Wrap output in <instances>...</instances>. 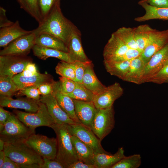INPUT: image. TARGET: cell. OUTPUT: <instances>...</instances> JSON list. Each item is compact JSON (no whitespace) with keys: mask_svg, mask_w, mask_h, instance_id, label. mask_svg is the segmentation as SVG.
<instances>
[{"mask_svg":"<svg viewBox=\"0 0 168 168\" xmlns=\"http://www.w3.org/2000/svg\"><path fill=\"white\" fill-rule=\"evenodd\" d=\"M60 4L56 6L38 26L32 30L36 35L47 33L63 40L67 45L74 30L77 27L63 15Z\"/></svg>","mask_w":168,"mask_h":168,"instance_id":"obj_1","label":"cell"},{"mask_svg":"<svg viewBox=\"0 0 168 168\" xmlns=\"http://www.w3.org/2000/svg\"><path fill=\"white\" fill-rule=\"evenodd\" d=\"M3 151L6 156L18 164L20 168H40L43 158L25 142L5 143Z\"/></svg>","mask_w":168,"mask_h":168,"instance_id":"obj_2","label":"cell"},{"mask_svg":"<svg viewBox=\"0 0 168 168\" xmlns=\"http://www.w3.org/2000/svg\"><path fill=\"white\" fill-rule=\"evenodd\" d=\"M56 136L57 151L55 160L61 163L64 168L78 160L73 145L72 134L68 125L54 124L52 126Z\"/></svg>","mask_w":168,"mask_h":168,"instance_id":"obj_3","label":"cell"},{"mask_svg":"<svg viewBox=\"0 0 168 168\" xmlns=\"http://www.w3.org/2000/svg\"><path fill=\"white\" fill-rule=\"evenodd\" d=\"M35 133V129L26 126L15 114H12L0 131V139L8 144L25 142Z\"/></svg>","mask_w":168,"mask_h":168,"instance_id":"obj_4","label":"cell"},{"mask_svg":"<svg viewBox=\"0 0 168 168\" xmlns=\"http://www.w3.org/2000/svg\"><path fill=\"white\" fill-rule=\"evenodd\" d=\"M114 114L113 105L107 108L97 109L91 129L100 141L114 128Z\"/></svg>","mask_w":168,"mask_h":168,"instance_id":"obj_5","label":"cell"},{"mask_svg":"<svg viewBox=\"0 0 168 168\" xmlns=\"http://www.w3.org/2000/svg\"><path fill=\"white\" fill-rule=\"evenodd\" d=\"M39 105V109L36 112H24L17 110H14L13 112L20 120L30 128L35 129L40 126L51 128L55 123L45 105L40 101Z\"/></svg>","mask_w":168,"mask_h":168,"instance_id":"obj_6","label":"cell"},{"mask_svg":"<svg viewBox=\"0 0 168 168\" xmlns=\"http://www.w3.org/2000/svg\"><path fill=\"white\" fill-rule=\"evenodd\" d=\"M25 142L43 159H55L57 151L56 138L35 133Z\"/></svg>","mask_w":168,"mask_h":168,"instance_id":"obj_7","label":"cell"},{"mask_svg":"<svg viewBox=\"0 0 168 168\" xmlns=\"http://www.w3.org/2000/svg\"><path fill=\"white\" fill-rule=\"evenodd\" d=\"M31 62V58L27 55L0 56V76L12 77L22 72Z\"/></svg>","mask_w":168,"mask_h":168,"instance_id":"obj_8","label":"cell"},{"mask_svg":"<svg viewBox=\"0 0 168 168\" xmlns=\"http://www.w3.org/2000/svg\"><path fill=\"white\" fill-rule=\"evenodd\" d=\"M36 35L32 32L14 40L0 50V56L27 55L35 44Z\"/></svg>","mask_w":168,"mask_h":168,"instance_id":"obj_9","label":"cell"},{"mask_svg":"<svg viewBox=\"0 0 168 168\" xmlns=\"http://www.w3.org/2000/svg\"><path fill=\"white\" fill-rule=\"evenodd\" d=\"M68 127L72 135L76 136L88 145L93 150L95 153L107 152L101 146V141L91 128L78 123L68 125Z\"/></svg>","mask_w":168,"mask_h":168,"instance_id":"obj_10","label":"cell"},{"mask_svg":"<svg viewBox=\"0 0 168 168\" xmlns=\"http://www.w3.org/2000/svg\"><path fill=\"white\" fill-rule=\"evenodd\" d=\"M123 93L122 87L119 83L116 82L94 95L93 102L97 109L109 108L113 105L115 100L120 97Z\"/></svg>","mask_w":168,"mask_h":168,"instance_id":"obj_11","label":"cell"},{"mask_svg":"<svg viewBox=\"0 0 168 168\" xmlns=\"http://www.w3.org/2000/svg\"><path fill=\"white\" fill-rule=\"evenodd\" d=\"M129 49L114 32L104 48V61H126L125 55Z\"/></svg>","mask_w":168,"mask_h":168,"instance_id":"obj_12","label":"cell"},{"mask_svg":"<svg viewBox=\"0 0 168 168\" xmlns=\"http://www.w3.org/2000/svg\"><path fill=\"white\" fill-rule=\"evenodd\" d=\"M40 101L46 105L48 111L55 124H77L62 109L54 94L40 96Z\"/></svg>","mask_w":168,"mask_h":168,"instance_id":"obj_13","label":"cell"},{"mask_svg":"<svg viewBox=\"0 0 168 168\" xmlns=\"http://www.w3.org/2000/svg\"><path fill=\"white\" fill-rule=\"evenodd\" d=\"M168 44V29L159 31L155 29L148 44L140 56L146 65L155 53Z\"/></svg>","mask_w":168,"mask_h":168,"instance_id":"obj_14","label":"cell"},{"mask_svg":"<svg viewBox=\"0 0 168 168\" xmlns=\"http://www.w3.org/2000/svg\"><path fill=\"white\" fill-rule=\"evenodd\" d=\"M168 59V44L155 53L146 64L142 83L155 74Z\"/></svg>","mask_w":168,"mask_h":168,"instance_id":"obj_15","label":"cell"},{"mask_svg":"<svg viewBox=\"0 0 168 168\" xmlns=\"http://www.w3.org/2000/svg\"><path fill=\"white\" fill-rule=\"evenodd\" d=\"M39 100L27 97L14 99L11 97L0 95V106L23 109L28 112L35 113L37 112L39 107Z\"/></svg>","mask_w":168,"mask_h":168,"instance_id":"obj_16","label":"cell"},{"mask_svg":"<svg viewBox=\"0 0 168 168\" xmlns=\"http://www.w3.org/2000/svg\"><path fill=\"white\" fill-rule=\"evenodd\" d=\"M67 46L68 53L74 62H86L91 60L84 52L82 43L81 33L77 27L72 33Z\"/></svg>","mask_w":168,"mask_h":168,"instance_id":"obj_17","label":"cell"},{"mask_svg":"<svg viewBox=\"0 0 168 168\" xmlns=\"http://www.w3.org/2000/svg\"><path fill=\"white\" fill-rule=\"evenodd\" d=\"M76 115L81 123L91 128L97 109L93 101L73 100Z\"/></svg>","mask_w":168,"mask_h":168,"instance_id":"obj_18","label":"cell"},{"mask_svg":"<svg viewBox=\"0 0 168 168\" xmlns=\"http://www.w3.org/2000/svg\"><path fill=\"white\" fill-rule=\"evenodd\" d=\"M32 32L23 29L16 20L9 26L0 28V47L4 48L17 38Z\"/></svg>","mask_w":168,"mask_h":168,"instance_id":"obj_19","label":"cell"},{"mask_svg":"<svg viewBox=\"0 0 168 168\" xmlns=\"http://www.w3.org/2000/svg\"><path fill=\"white\" fill-rule=\"evenodd\" d=\"M123 147L119 148L114 154L106 152L95 153L94 165L96 168H111L125 156Z\"/></svg>","mask_w":168,"mask_h":168,"instance_id":"obj_20","label":"cell"},{"mask_svg":"<svg viewBox=\"0 0 168 168\" xmlns=\"http://www.w3.org/2000/svg\"><path fill=\"white\" fill-rule=\"evenodd\" d=\"M18 90L33 86H38L46 82L53 81L51 76L48 74H42L38 72L30 77H25L18 74L12 77Z\"/></svg>","mask_w":168,"mask_h":168,"instance_id":"obj_21","label":"cell"},{"mask_svg":"<svg viewBox=\"0 0 168 168\" xmlns=\"http://www.w3.org/2000/svg\"><path fill=\"white\" fill-rule=\"evenodd\" d=\"M146 64L140 56L131 61L123 81L137 84H142Z\"/></svg>","mask_w":168,"mask_h":168,"instance_id":"obj_22","label":"cell"},{"mask_svg":"<svg viewBox=\"0 0 168 168\" xmlns=\"http://www.w3.org/2000/svg\"><path fill=\"white\" fill-rule=\"evenodd\" d=\"M59 82L57 83L54 94L62 109L75 122L81 124L78 119L75 112L73 99L58 89Z\"/></svg>","mask_w":168,"mask_h":168,"instance_id":"obj_23","label":"cell"},{"mask_svg":"<svg viewBox=\"0 0 168 168\" xmlns=\"http://www.w3.org/2000/svg\"><path fill=\"white\" fill-rule=\"evenodd\" d=\"M32 50L34 55L42 60H45L49 57H53L69 63L74 62L67 52L36 44L34 46Z\"/></svg>","mask_w":168,"mask_h":168,"instance_id":"obj_24","label":"cell"},{"mask_svg":"<svg viewBox=\"0 0 168 168\" xmlns=\"http://www.w3.org/2000/svg\"><path fill=\"white\" fill-rule=\"evenodd\" d=\"M138 4L144 8L145 12L143 15L135 18V21L141 22L153 19L168 20V7L156 8L139 1Z\"/></svg>","mask_w":168,"mask_h":168,"instance_id":"obj_25","label":"cell"},{"mask_svg":"<svg viewBox=\"0 0 168 168\" xmlns=\"http://www.w3.org/2000/svg\"><path fill=\"white\" fill-rule=\"evenodd\" d=\"M71 140L78 160L94 165L95 152L93 150L74 135H72Z\"/></svg>","mask_w":168,"mask_h":168,"instance_id":"obj_26","label":"cell"},{"mask_svg":"<svg viewBox=\"0 0 168 168\" xmlns=\"http://www.w3.org/2000/svg\"><path fill=\"white\" fill-rule=\"evenodd\" d=\"M35 44L37 45L68 52L66 44L62 40L47 33L36 35Z\"/></svg>","mask_w":168,"mask_h":168,"instance_id":"obj_27","label":"cell"},{"mask_svg":"<svg viewBox=\"0 0 168 168\" xmlns=\"http://www.w3.org/2000/svg\"><path fill=\"white\" fill-rule=\"evenodd\" d=\"M92 63L86 68L82 79V83L94 95L99 93L104 90L106 86L98 80L94 70Z\"/></svg>","mask_w":168,"mask_h":168,"instance_id":"obj_28","label":"cell"},{"mask_svg":"<svg viewBox=\"0 0 168 168\" xmlns=\"http://www.w3.org/2000/svg\"><path fill=\"white\" fill-rule=\"evenodd\" d=\"M154 29L147 24L133 28L135 39L138 49L141 52L148 44Z\"/></svg>","mask_w":168,"mask_h":168,"instance_id":"obj_29","label":"cell"},{"mask_svg":"<svg viewBox=\"0 0 168 168\" xmlns=\"http://www.w3.org/2000/svg\"><path fill=\"white\" fill-rule=\"evenodd\" d=\"M131 61H104V63L106 71L111 75L123 80L128 70Z\"/></svg>","mask_w":168,"mask_h":168,"instance_id":"obj_30","label":"cell"},{"mask_svg":"<svg viewBox=\"0 0 168 168\" xmlns=\"http://www.w3.org/2000/svg\"><path fill=\"white\" fill-rule=\"evenodd\" d=\"M20 8L34 18L39 24L43 18L40 10L38 0H16Z\"/></svg>","mask_w":168,"mask_h":168,"instance_id":"obj_31","label":"cell"},{"mask_svg":"<svg viewBox=\"0 0 168 168\" xmlns=\"http://www.w3.org/2000/svg\"><path fill=\"white\" fill-rule=\"evenodd\" d=\"M73 100L87 102L93 101L94 94L82 83L76 82L75 87L71 93L66 94Z\"/></svg>","mask_w":168,"mask_h":168,"instance_id":"obj_32","label":"cell"},{"mask_svg":"<svg viewBox=\"0 0 168 168\" xmlns=\"http://www.w3.org/2000/svg\"><path fill=\"white\" fill-rule=\"evenodd\" d=\"M114 33L129 48L139 50L135 39L133 28L122 27Z\"/></svg>","mask_w":168,"mask_h":168,"instance_id":"obj_33","label":"cell"},{"mask_svg":"<svg viewBox=\"0 0 168 168\" xmlns=\"http://www.w3.org/2000/svg\"><path fill=\"white\" fill-rule=\"evenodd\" d=\"M18 91L12 77L0 76V95L12 97Z\"/></svg>","mask_w":168,"mask_h":168,"instance_id":"obj_34","label":"cell"},{"mask_svg":"<svg viewBox=\"0 0 168 168\" xmlns=\"http://www.w3.org/2000/svg\"><path fill=\"white\" fill-rule=\"evenodd\" d=\"M141 164V157L139 154L125 156L111 168H138Z\"/></svg>","mask_w":168,"mask_h":168,"instance_id":"obj_35","label":"cell"},{"mask_svg":"<svg viewBox=\"0 0 168 168\" xmlns=\"http://www.w3.org/2000/svg\"><path fill=\"white\" fill-rule=\"evenodd\" d=\"M56 72L61 77L71 79L76 82V76L74 69L71 63L61 61L55 68Z\"/></svg>","mask_w":168,"mask_h":168,"instance_id":"obj_36","label":"cell"},{"mask_svg":"<svg viewBox=\"0 0 168 168\" xmlns=\"http://www.w3.org/2000/svg\"><path fill=\"white\" fill-rule=\"evenodd\" d=\"M168 81V59L161 69L154 76L149 78L147 82L158 84L167 83Z\"/></svg>","mask_w":168,"mask_h":168,"instance_id":"obj_37","label":"cell"},{"mask_svg":"<svg viewBox=\"0 0 168 168\" xmlns=\"http://www.w3.org/2000/svg\"><path fill=\"white\" fill-rule=\"evenodd\" d=\"M92 63L90 60L86 62L75 61L71 63L75 72L76 82L82 83L85 70L87 67Z\"/></svg>","mask_w":168,"mask_h":168,"instance_id":"obj_38","label":"cell"},{"mask_svg":"<svg viewBox=\"0 0 168 168\" xmlns=\"http://www.w3.org/2000/svg\"><path fill=\"white\" fill-rule=\"evenodd\" d=\"M60 0H38L39 5L43 20L56 6L60 4Z\"/></svg>","mask_w":168,"mask_h":168,"instance_id":"obj_39","label":"cell"},{"mask_svg":"<svg viewBox=\"0 0 168 168\" xmlns=\"http://www.w3.org/2000/svg\"><path fill=\"white\" fill-rule=\"evenodd\" d=\"M16 95L17 96H26L27 97L37 100H40L41 94L38 86L26 87L19 90Z\"/></svg>","mask_w":168,"mask_h":168,"instance_id":"obj_40","label":"cell"},{"mask_svg":"<svg viewBox=\"0 0 168 168\" xmlns=\"http://www.w3.org/2000/svg\"><path fill=\"white\" fill-rule=\"evenodd\" d=\"M59 90L62 93L67 94L72 92L76 86V82L66 77H59Z\"/></svg>","mask_w":168,"mask_h":168,"instance_id":"obj_41","label":"cell"},{"mask_svg":"<svg viewBox=\"0 0 168 168\" xmlns=\"http://www.w3.org/2000/svg\"><path fill=\"white\" fill-rule=\"evenodd\" d=\"M57 82L52 81L43 83L38 86L41 95L45 96L54 94Z\"/></svg>","mask_w":168,"mask_h":168,"instance_id":"obj_42","label":"cell"},{"mask_svg":"<svg viewBox=\"0 0 168 168\" xmlns=\"http://www.w3.org/2000/svg\"><path fill=\"white\" fill-rule=\"evenodd\" d=\"M40 168H64L63 165L55 159L43 158Z\"/></svg>","mask_w":168,"mask_h":168,"instance_id":"obj_43","label":"cell"},{"mask_svg":"<svg viewBox=\"0 0 168 168\" xmlns=\"http://www.w3.org/2000/svg\"><path fill=\"white\" fill-rule=\"evenodd\" d=\"M139 2L146 3L156 8L168 7V0H141Z\"/></svg>","mask_w":168,"mask_h":168,"instance_id":"obj_44","label":"cell"},{"mask_svg":"<svg viewBox=\"0 0 168 168\" xmlns=\"http://www.w3.org/2000/svg\"><path fill=\"white\" fill-rule=\"evenodd\" d=\"M12 113L4 109L3 107H0V131L3 129L4 126L12 115Z\"/></svg>","mask_w":168,"mask_h":168,"instance_id":"obj_45","label":"cell"},{"mask_svg":"<svg viewBox=\"0 0 168 168\" xmlns=\"http://www.w3.org/2000/svg\"><path fill=\"white\" fill-rule=\"evenodd\" d=\"M6 12V10L4 8L0 7V28L9 26L14 22L8 19Z\"/></svg>","mask_w":168,"mask_h":168,"instance_id":"obj_46","label":"cell"},{"mask_svg":"<svg viewBox=\"0 0 168 168\" xmlns=\"http://www.w3.org/2000/svg\"><path fill=\"white\" fill-rule=\"evenodd\" d=\"M0 168H20L18 164L10 158L6 156L2 165Z\"/></svg>","mask_w":168,"mask_h":168,"instance_id":"obj_47","label":"cell"},{"mask_svg":"<svg viewBox=\"0 0 168 168\" xmlns=\"http://www.w3.org/2000/svg\"><path fill=\"white\" fill-rule=\"evenodd\" d=\"M68 168H96V167L93 165L87 164L78 160L70 165Z\"/></svg>","mask_w":168,"mask_h":168,"instance_id":"obj_48","label":"cell"},{"mask_svg":"<svg viewBox=\"0 0 168 168\" xmlns=\"http://www.w3.org/2000/svg\"><path fill=\"white\" fill-rule=\"evenodd\" d=\"M6 156L3 150L0 151V168Z\"/></svg>","mask_w":168,"mask_h":168,"instance_id":"obj_49","label":"cell"},{"mask_svg":"<svg viewBox=\"0 0 168 168\" xmlns=\"http://www.w3.org/2000/svg\"><path fill=\"white\" fill-rule=\"evenodd\" d=\"M5 142L2 140L0 139V151L3 150Z\"/></svg>","mask_w":168,"mask_h":168,"instance_id":"obj_50","label":"cell"},{"mask_svg":"<svg viewBox=\"0 0 168 168\" xmlns=\"http://www.w3.org/2000/svg\"><path fill=\"white\" fill-rule=\"evenodd\" d=\"M167 83H168V81L167 82Z\"/></svg>","mask_w":168,"mask_h":168,"instance_id":"obj_51","label":"cell"}]
</instances>
